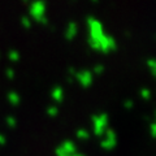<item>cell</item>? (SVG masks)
I'll list each match as a JSON object with an SVG mask.
<instances>
[{
	"label": "cell",
	"instance_id": "1",
	"mask_svg": "<svg viewBox=\"0 0 156 156\" xmlns=\"http://www.w3.org/2000/svg\"><path fill=\"white\" fill-rule=\"evenodd\" d=\"M87 26H89V46L94 51H99V41L105 34L103 25L95 17H89L87 18Z\"/></svg>",
	"mask_w": 156,
	"mask_h": 156
},
{
	"label": "cell",
	"instance_id": "2",
	"mask_svg": "<svg viewBox=\"0 0 156 156\" xmlns=\"http://www.w3.org/2000/svg\"><path fill=\"white\" fill-rule=\"evenodd\" d=\"M30 16L34 21H37L43 25H47V17H46V3L43 0H34L30 4Z\"/></svg>",
	"mask_w": 156,
	"mask_h": 156
},
{
	"label": "cell",
	"instance_id": "3",
	"mask_svg": "<svg viewBox=\"0 0 156 156\" xmlns=\"http://www.w3.org/2000/svg\"><path fill=\"white\" fill-rule=\"evenodd\" d=\"M92 129L96 136H103L108 129V116L105 113L94 115L92 116Z\"/></svg>",
	"mask_w": 156,
	"mask_h": 156
},
{
	"label": "cell",
	"instance_id": "4",
	"mask_svg": "<svg viewBox=\"0 0 156 156\" xmlns=\"http://www.w3.org/2000/svg\"><path fill=\"white\" fill-rule=\"evenodd\" d=\"M117 50V43L116 39L113 37L108 35V34H104L103 38L99 41V51L103 53H109L112 51Z\"/></svg>",
	"mask_w": 156,
	"mask_h": 156
},
{
	"label": "cell",
	"instance_id": "5",
	"mask_svg": "<svg viewBox=\"0 0 156 156\" xmlns=\"http://www.w3.org/2000/svg\"><path fill=\"white\" fill-rule=\"evenodd\" d=\"M101 147L105 150H112L116 147L117 144V138H116V133L111 129H107L105 134H104V139L101 140Z\"/></svg>",
	"mask_w": 156,
	"mask_h": 156
},
{
	"label": "cell",
	"instance_id": "6",
	"mask_svg": "<svg viewBox=\"0 0 156 156\" xmlns=\"http://www.w3.org/2000/svg\"><path fill=\"white\" fill-rule=\"evenodd\" d=\"M76 78L82 87H90L92 85V81H94V76L90 70H81L77 72Z\"/></svg>",
	"mask_w": 156,
	"mask_h": 156
},
{
	"label": "cell",
	"instance_id": "7",
	"mask_svg": "<svg viewBox=\"0 0 156 156\" xmlns=\"http://www.w3.org/2000/svg\"><path fill=\"white\" fill-rule=\"evenodd\" d=\"M78 33V26L74 21H70L68 23V27H66V31H65V38L66 41H73V39L76 38Z\"/></svg>",
	"mask_w": 156,
	"mask_h": 156
},
{
	"label": "cell",
	"instance_id": "8",
	"mask_svg": "<svg viewBox=\"0 0 156 156\" xmlns=\"http://www.w3.org/2000/svg\"><path fill=\"white\" fill-rule=\"evenodd\" d=\"M51 98L56 103H61V101L64 100V90H62V87H60V86L53 87L51 91Z\"/></svg>",
	"mask_w": 156,
	"mask_h": 156
},
{
	"label": "cell",
	"instance_id": "9",
	"mask_svg": "<svg viewBox=\"0 0 156 156\" xmlns=\"http://www.w3.org/2000/svg\"><path fill=\"white\" fill-rule=\"evenodd\" d=\"M8 100L11 101V104H13V105H17L18 103H20V96H18V94H16L14 91H11L8 94Z\"/></svg>",
	"mask_w": 156,
	"mask_h": 156
},
{
	"label": "cell",
	"instance_id": "10",
	"mask_svg": "<svg viewBox=\"0 0 156 156\" xmlns=\"http://www.w3.org/2000/svg\"><path fill=\"white\" fill-rule=\"evenodd\" d=\"M147 66L151 72V74L156 77V58H148L147 60Z\"/></svg>",
	"mask_w": 156,
	"mask_h": 156
},
{
	"label": "cell",
	"instance_id": "11",
	"mask_svg": "<svg viewBox=\"0 0 156 156\" xmlns=\"http://www.w3.org/2000/svg\"><path fill=\"white\" fill-rule=\"evenodd\" d=\"M8 57H9V60H11V61L17 62V61L20 60V53H18L16 50H12V51H9Z\"/></svg>",
	"mask_w": 156,
	"mask_h": 156
},
{
	"label": "cell",
	"instance_id": "12",
	"mask_svg": "<svg viewBox=\"0 0 156 156\" xmlns=\"http://www.w3.org/2000/svg\"><path fill=\"white\" fill-rule=\"evenodd\" d=\"M89 131L85 130V129H80L77 131V138H80V139H89Z\"/></svg>",
	"mask_w": 156,
	"mask_h": 156
},
{
	"label": "cell",
	"instance_id": "13",
	"mask_svg": "<svg viewBox=\"0 0 156 156\" xmlns=\"http://www.w3.org/2000/svg\"><path fill=\"white\" fill-rule=\"evenodd\" d=\"M91 73H94V74H96V76L103 74V73H104V65H100V64L95 65L94 66V70H92ZM94 74H92V76H94Z\"/></svg>",
	"mask_w": 156,
	"mask_h": 156
},
{
	"label": "cell",
	"instance_id": "14",
	"mask_svg": "<svg viewBox=\"0 0 156 156\" xmlns=\"http://www.w3.org/2000/svg\"><path fill=\"white\" fill-rule=\"evenodd\" d=\"M21 25L25 27V29H30L31 27V20L29 18V17H26V16H23L21 18Z\"/></svg>",
	"mask_w": 156,
	"mask_h": 156
},
{
	"label": "cell",
	"instance_id": "15",
	"mask_svg": "<svg viewBox=\"0 0 156 156\" xmlns=\"http://www.w3.org/2000/svg\"><path fill=\"white\" fill-rule=\"evenodd\" d=\"M140 96H142L143 98V99H150V98H151V91L148 90V89H142V90H140Z\"/></svg>",
	"mask_w": 156,
	"mask_h": 156
},
{
	"label": "cell",
	"instance_id": "16",
	"mask_svg": "<svg viewBox=\"0 0 156 156\" xmlns=\"http://www.w3.org/2000/svg\"><path fill=\"white\" fill-rule=\"evenodd\" d=\"M57 108L55 105H52V107H50V108L47 109V113H48V116H51V117H55L56 115H57Z\"/></svg>",
	"mask_w": 156,
	"mask_h": 156
},
{
	"label": "cell",
	"instance_id": "17",
	"mask_svg": "<svg viewBox=\"0 0 156 156\" xmlns=\"http://www.w3.org/2000/svg\"><path fill=\"white\" fill-rule=\"evenodd\" d=\"M133 100H126V101H124V107L125 108H128V109H130V108H133Z\"/></svg>",
	"mask_w": 156,
	"mask_h": 156
},
{
	"label": "cell",
	"instance_id": "18",
	"mask_svg": "<svg viewBox=\"0 0 156 156\" xmlns=\"http://www.w3.org/2000/svg\"><path fill=\"white\" fill-rule=\"evenodd\" d=\"M7 77L11 78V80H13L14 78V70L13 69H7Z\"/></svg>",
	"mask_w": 156,
	"mask_h": 156
},
{
	"label": "cell",
	"instance_id": "19",
	"mask_svg": "<svg viewBox=\"0 0 156 156\" xmlns=\"http://www.w3.org/2000/svg\"><path fill=\"white\" fill-rule=\"evenodd\" d=\"M151 134H152V136H156V122L151 125Z\"/></svg>",
	"mask_w": 156,
	"mask_h": 156
},
{
	"label": "cell",
	"instance_id": "20",
	"mask_svg": "<svg viewBox=\"0 0 156 156\" xmlns=\"http://www.w3.org/2000/svg\"><path fill=\"white\" fill-rule=\"evenodd\" d=\"M69 74H70V76H74V77H76L77 72H76V69H74V68H70V69H69Z\"/></svg>",
	"mask_w": 156,
	"mask_h": 156
},
{
	"label": "cell",
	"instance_id": "21",
	"mask_svg": "<svg viewBox=\"0 0 156 156\" xmlns=\"http://www.w3.org/2000/svg\"><path fill=\"white\" fill-rule=\"evenodd\" d=\"M8 124L11 126H14V119H12V117H11V119H8Z\"/></svg>",
	"mask_w": 156,
	"mask_h": 156
},
{
	"label": "cell",
	"instance_id": "22",
	"mask_svg": "<svg viewBox=\"0 0 156 156\" xmlns=\"http://www.w3.org/2000/svg\"><path fill=\"white\" fill-rule=\"evenodd\" d=\"M22 2H23V3H27V2H29V0H22Z\"/></svg>",
	"mask_w": 156,
	"mask_h": 156
},
{
	"label": "cell",
	"instance_id": "23",
	"mask_svg": "<svg viewBox=\"0 0 156 156\" xmlns=\"http://www.w3.org/2000/svg\"><path fill=\"white\" fill-rule=\"evenodd\" d=\"M92 2H98V0H92Z\"/></svg>",
	"mask_w": 156,
	"mask_h": 156
}]
</instances>
